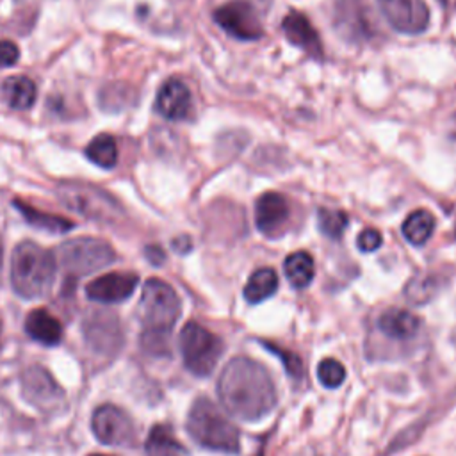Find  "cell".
<instances>
[{
  "mask_svg": "<svg viewBox=\"0 0 456 456\" xmlns=\"http://www.w3.org/2000/svg\"><path fill=\"white\" fill-rule=\"evenodd\" d=\"M86 157L105 169H110L118 162V146L112 135L109 134H100L96 135L87 146H86Z\"/></svg>",
  "mask_w": 456,
  "mask_h": 456,
  "instance_id": "24",
  "label": "cell"
},
{
  "mask_svg": "<svg viewBox=\"0 0 456 456\" xmlns=\"http://www.w3.org/2000/svg\"><path fill=\"white\" fill-rule=\"evenodd\" d=\"M187 431L201 447L235 454L240 449L239 429L230 419L207 397H200L189 410Z\"/></svg>",
  "mask_w": 456,
  "mask_h": 456,
  "instance_id": "4",
  "label": "cell"
},
{
  "mask_svg": "<svg viewBox=\"0 0 456 456\" xmlns=\"http://www.w3.org/2000/svg\"><path fill=\"white\" fill-rule=\"evenodd\" d=\"M216 23L232 37L242 41L260 39L264 36V27L255 12L253 5L244 0H232L214 12Z\"/></svg>",
  "mask_w": 456,
  "mask_h": 456,
  "instance_id": "8",
  "label": "cell"
},
{
  "mask_svg": "<svg viewBox=\"0 0 456 456\" xmlns=\"http://www.w3.org/2000/svg\"><path fill=\"white\" fill-rule=\"evenodd\" d=\"M89 456H109V454H89Z\"/></svg>",
  "mask_w": 456,
  "mask_h": 456,
  "instance_id": "33",
  "label": "cell"
},
{
  "mask_svg": "<svg viewBox=\"0 0 456 456\" xmlns=\"http://www.w3.org/2000/svg\"><path fill=\"white\" fill-rule=\"evenodd\" d=\"M289 203L283 194L269 191L264 192L255 203V223L260 233L267 237H276L283 232L289 223Z\"/></svg>",
  "mask_w": 456,
  "mask_h": 456,
  "instance_id": "13",
  "label": "cell"
},
{
  "mask_svg": "<svg viewBox=\"0 0 456 456\" xmlns=\"http://www.w3.org/2000/svg\"><path fill=\"white\" fill-rule=\"evenodd\" d=\"M21 387L25 397L41 410H53L64 399V392L59 383L39 365H32L23 372Z\"/></svg>",
  "mask_w": 456,
  "mask_h": 456,
  "instance_id": "11",
  "label": "cell"
},
{
  "mask_svg": "<svg viewBox=\"0 0 456 456\" xmlns=\"http://www.w3.org/2000/svg\"><path fill=\"white\" fill-rule=\"evenodd\" d=\"M12 205L20 210V214L25 217V221L30 224V226H36L39 230H45V232H52V233H64V232H69L75 228V223L66 219V217H61V216H53V214H46V212H41L37 208H34L32 205L28 203H23L20 200H14Z\"/></svg>",
  "mask_w": 456,
  "mask_h": 456,
  "instance_id": "19",
  "label": "cell"
},
{
  "mask_svg": "<svg viewBox=\"0 0 456 456\" xmlns=\"http://www.w3.org/2000/svg\"><path fill=\"white\" fill-rule=\"evenodd\" d=\"M137 283L135 273H107L86 285V296L98 303H121L132 296Z\"/></svg>",
  "mask_w": 456,
  "mask_h": 456,
  "instance_id": "12",
  "label": "cell"
},
{
  "mask_svg": "<svg viewBox=\"0 0 456 456\" xmlns=\"http://www.w3.org/2000/svg\"><path fill=\"white\" fill-rule=\"evenodd\" d=\"M378 328L388 338L404 340V338L413 337L419 331L420 321L415 314H411L404 308H390V310L383 312L381 317L378 319Z\"/></svg>",
  "mask_w": 456,
  "mask_h": 456,
  "instance_id": "17",
  "label": "cell"
},
{
  "mask_svg": "<svg viewBox=\"0 0 456 456\" xmlns=\"http://www.w3.org/2000/svg\"><path fill=\"white\" fill-rule=\"evenodd\" d=\"M404 294L410 297L411 303H424L428 301V297L433 294V283L428 278H415L408 283V287L404 289Z\"/></svg>",
  "mask_w": 456,
  "mask_h": 456,
  "instance_id": "28",
  "label": "cell"
},
{
  "mask_svg": "<svg viewBox=\"0 0 456 456\" xmlns=\"http://www.w3.org/2000/svg\"><path fill=\"white\" fill-rule=\"evenodd\" d=\"M317 219H319V230L330 239H340L349 223L346 212L338 208H326V207L319 208Z\"/></svg>",
  "mask_w": 456,
  "mask_h": 456,
  "instance_id": "25",
  "label": "cell"
},
{
  "mask_svg": "<svg viewBox=\"0 0 456 456\" xmlns=\"http://www.w3.org/2000/svg\"><path fill=\"white\" fill-rule=\"evenodd\" d=\"M278 289V274L271 267L256 269L244 285V297L248 303L256 305L271 297Z\"/></svg>",
  "mask_w": 456,
  "mask_h": 456,
  "instance_id": "20",
  "label": "cell"
},
{
  "mask_svg": "<svg viewBox=\"0 0 456 456\" xmlns=\"http://www.w3.org/2000/svg\"><path fill=\"white\" fill-rule=\"evenodd\" d=\"M155 109L166 119H171V121L187 119L192 112V96L189 87L178 78H169L159 89Z\"/></svg>",
  "mask_w": 456,
  "mask_h": 456,
  "instance_id": "14",
  "label": "cell"
},
{
  "mask_svg": "<svg viewBox=\"0 0 456 456\" xmlns=\"http://www.w3.org/2000/svg\"><path fill=\"white\" fill-rule=\"evenodd\" d=\"M440 2H442V4H445V0H440Z\"/></svg>",
  "mask_w": 456,
  "mask_h": 456,
  "instance_id": "34",
  "label": "cell"
},
{
  "mask_svg": "<svg viewBox=\"0 0 456 456\" xmlns=\"http://www.w3.org/2000/svg\"><path fill=\"white\" fill-rule=\"evenodd\" d=\"M55 255L32 240L20 242L12 251L11 283L18 296L37 299L50 292L55 280Z\"/></svg>",
  "mask_w": 456,
  "mask_h": 456,
  "instance_id": "3",
  "label": "cell"
},
{
  "mask_svg": "<svg viewBox=\"0 0 456 456\" xmlns=\"http://www.w3.org/2000/svg\"><path fill=\"white\" fill-rule=\"evenodd\" d=\"M283 271L292 287L305 289L312 283L314 274H315L314 258L306 251H294L285 258Z\"/></svg>",
  "mask_w": 456,
  "mask_h": 456,
  "instance_id": "21",
  "label": "cell"
},
{
  "mask_svg": "<svg viewBox=\"0 0 456 456\" xmlns=\"http://www.w3.org/2000/svg\"><path fill=\"white\" fill-rule=\"evenodd\" d=\"M185 449L175 438L173 431L167 426L157 424L151 428L146 438V454L148 456H182Z\"/></svg>",
  "mask_w": 456,
  "mask_h": 456,
  "instance_id": "23",
  "label": "cell"
},
{
  "mask_svg": "<svg viewBox=\"0 0 456 456\" xmlns=\"http://www.w3.org/2000/svg\"><path fill=\"white\" fill-rule=\"evenodd\" d=\"M381 242H383V237H381V233H379L378 230H374V228H365V230H362V232L358 233V237H356V246H358V249H360V251H365V253H370V251L378 249V248L381 246Z\"/></svg>",
  "mask_w": 456,
  "mask_h": 456,
  "instance_id": "29",
  "label": "cell"
},
{
  "mask_svg": "<svg viewBox=\"0 0 456 456\" xmlns=\"http://www.w3.org/2000/svg\"><path fill=\"white\" fill-rule=\"evenodd\" d=\"M116 260L114 248L96 237H77L64 240L55 253V262L62 267L68 278H80L110 265Z\"/></svg>",
  "mask_w": 456,
  "mask_h": 456,
  "instance_id": "5",
  "label": "cell"
},
{
  "mask_svg": "<svg viewBox=\"0 0 456 456\" xmlns=\"http://www.w3.org/2000/svg\"><path fill=\"white\" fill-rule=\"evenodd\" d=\"M223 406L240 420H258L276 406V388L264 365L248 356L232 358L217 379Z\"/></svg>",
  "mask_w": 456,
  "mask_h": 456,
  "instance_id": "1",
  "label": "cell"
},
{
  "mask_svg": "<svg viewBox=\"0 0 456 456\" xmlns=\"http://www.w3.org/2000/svg\"><path fill=\"white\" fill-rule=\"evenodd\" d=\"M223 351V340L201 324L191 321L182 328L180 353L185 367L194 376H208L216 369Z\"/></svg>",
  "mask_w": 456,
  "mask_h": 456,
  "instance_id": "7",
  "label": "cell"
},
{
  "mask_svg": "<svg viewBox=\"0 0 456 456\" xmlns=\"http://www.w3.org/2000/svg\"><path fill=\"white\" fill-rule=\"evenodd\" d=\"M94 436L105 445H130L135 440L132 419L114 404H102L91 419Z\"/></svg>",
  "mask_w": 456,
  "mask_h": 456,
  "instance_id": "9",
  "label": "cell"
},
{
  "mask_svg": "<svg viewBox=\"0 0 456 456\" xmlns=\"http://www.w3.org/2000/svg\"><path fill=\"white\" fill-rule=\"evenodd\" d=\"M20 59V50L12 41H0V68H9Z\"/></svg>",
  "mask_w": 456,
  "mask_h": 456,
  "instance_id": "30",
  "label": "cell"
},
{
  "mask_svg": "<svg viewBox=\"0 0 456 456\" xmlns=\"http://www.w3.org/2000/svg\"><path fill=\"white\" fill-rule=\"evenodd\" d=\"M317 378L326 388H337L346 379V367L335 358H324L317 365Z\"/></svg>",
  "mask_w": 456,
  "mask_h": 456,
  "instance_id": "26",
  "label": "cell"
},
{
  "mask_svg": "<svg viewBox=\"0 0 456 456\" xmlns=\"http://www.w3.org/2000/svg\"><path fill=\"white\" fill-rule=\"evenodd\" d=\"M265 347H269L273 353H276L280 356V360L283 362L285 370L289 372V376H292V378H301L303 376V362H301V358L296 353L287 351V349H283L280 346H273L269 342H265Z\"/></svg>",
  "mask_w": 456,
  "mask_h": 456,
  "instance_id": "27",
  "label": "cell"
},
{
  "mask_svg": "<svg viewBox=\"0 0 456 456\" xmlns=\"http://www.w3.org/2000/svg\"><path fill=\"white\" fill-rule=\"evenodd\" d=\"M378 7L401 34H422L429 25V9L424 0H378Z\"/></svg>",
  "mask_w": 456,
  "mask_h": 456,
  "instance_id": "10",
  "label": "cell"
},
{
  "mask_svg": "<svg viewBox=\"0 0 456 456\" xmlns=\"http://www.w3.org/2000/svg\"><path fill=\"white\" fill-rule=\"evenodd\" d=\"M55 194L69 210L94 223H114L121 216V205L107 191L91 183L61 182Z\"/></svg>",
  "mask_w": 456,
  "mask_h": 456,
  "instance_id": "6",
  "label": "cell"
},
{
  "mask_svg": "<svg viewBox=\"0 0 456 456\" xmlns=\"http://www.w3.org/2000/svg\"><path fill=\"white\" fill-rule=\"evenodd\" d=\"M137 312L142 322L141 346L144 351L157 356L167 354L169 335L182 312V303L175 289L159 278L146 280Z\"/></svg>",
  "mask_w": 456,
  "mask_h": 456,
  "instance_id": "2",
  "label": "cell"
},
{
  "mask_svg": "<svg viewBox=\"0 0 456 456\" xmlns=\"http://www.w3.org/2000/svg\"><path fill=\"white\" fill-rule=\"evenodd\" d=\"M146 256L153 265H160L164 262V251L157 246H148L146 248Z\"/></svg>",
  "mask_w": 456,
  "mask_h": 456,
  "instance_id": "31",
  "label": "cell"
},
{
  "mask_svg": "<svg viewBox=\"0 0 456 456\" xmlns=\"http://www.w3.org/2000/svg\"><path fill=\"white\" fill-rule=\"evenodd\" d=\"M25 331L43 346H57L62 340V324L46 308H36L27 315Z\"/></svg>",
  "mask_w": 456,
  "mask_h": 456,
  "instance_id": "16",
  "label": "cell"
},
{
  "mask_svg": "<svg viewBox=\"0 0 456 456\" xmlns=\"http://www.w3.org/2000/svg\"><path fill=\"white\" fill-rule=\"evenodd\" d=\"M281 28H283L289 43H292L294 46L301 48L303 52H306L314 59H321L322 57L321 37H319L317 30L314 28V25L310 23V20L303 12L290 11L283 18Z\"/></svg>",
  "mask_w": 456,
  "mask_h": 456,
  "instance_id": "15",
  "label": "cell"
},
{
  "mask_svg": "<svg viewBox=\"0 0 456 456\" xmlns=\"http://www.w3.org/2000/svg\"><path fill=\"white\" fill-rule=\"evenodd\" d=\"M2 258H4V246H2V240H0V271H2Z\"/></svg>",
  "mask_w": 456,
  "mask_h": 456,
  "instance_id": "32",
  "label": "cell"
},
{
  "mask_svg": "<svg viewBox=\"0 0 456 456\" xmlns=\"http://www.w3.org/2000/svg\"><path fill=\"white\" fill-rule=\"evenodd\" d=\"M435 232V217L429 210H413L403 223V235L413 246L426 244Z\"/></svg>",
  "mask_w": 456,
  "mask_h": 456,
  "instance_id": "22",
  "label": "cell"
},
{
  "mask_svg": "<svg viewBox=\"0 0 456 456\" xmlns=\"http://www.w3.org/2000/svg\"><path fill=\"white\" fill-rule=\"evenodd\" d=\"M2 93H4V98L9 103V107L18 109V110L30 109L37 96L36 84L28 77H23V75L5 78V82L2 84Z\"/></svg>",
  "mask_w": 456,
  "mask_h": 456,
  "instance_id": "18",
  "label": "cell"
}]
</instances>
